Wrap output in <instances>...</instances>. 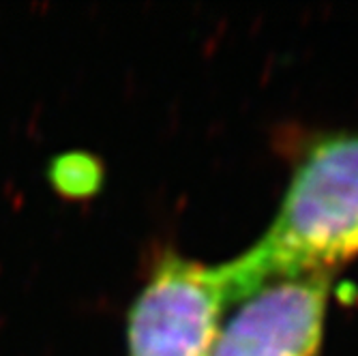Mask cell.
<instances>
[{"label":"cell","instance_id":"6da1fadb","mask_svg":"<svg viewBox=\"0 0 358 356\" xmlns=\"http://www.w3.org/2000/svg\"><path fill=\"white\" fill-rule=\"evenodd\" d=\"M358 257V134L315 140L259 238L221 262L230 305L273 281L333 275Z\"/></svg>","mask_w":358,"mask_h":356},{"label":"cell","instance_id":"3957f363","mask_svg":"<svg viewBox=\"0 0 358 356\" xmlns=\"http://www.w3.org/2000/svg\"><path fill=\"white\" fill-rule=\"evenodd\" d=\"M331 275L273 281L238 303L208 356H320Z\"/></svg>","mask_w":358,"mask_h":356},{"label":"cell","instance_id":"7a4b0ae2","mask_svg":"<svg viewBox=\"0 0 358 356\" xmlns=\"http://www.w3.org/2000/svg\"><path fill=\"white\" fill-rule=\"evenodd\" d=\"M227 307L219 264L170 251L129 311V356H208Z\"/></svg>","mask_w":358,"mask_h":356}]
</instances>
